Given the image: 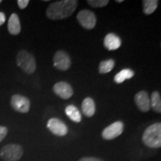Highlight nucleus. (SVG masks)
I'll return each instance as SVG.
<instances>
[{
	"label": "nucleus",
	"instance_id": "obj_5",
	"mask_svg": "<svg viewBox=\"0 0 161 161\" xmlns=\"http://www.w3.org/2000/svg\"><path fill=\"white\" fill-rule=\"evenodd\" d=\"M77 19L80 25L86 29H92L96 26V15L90 10L84 9L78 12Z\"/></svg>",
	"mask_w": 161,
	"mask_h": 161
},
{
	"label": "nucleus",
	"instance_id": "obj_9",
	"mask_svg": "<svg viewBox=\"0 0 161 161\" xmlns=\"http://www.w3.org/2000/svg\"><path fill=\"white\" fill-rule=\"evenodd\" d=\"M47 128L56 136H64L67 134L68 128L64 122L57 118H52L48 121Z\"/></svg>",
	"mask_w": 161,
	"mask_h": 161
},
{
	"label": "nucleus",
	"instance_id": "obj_6",
	"mask_svg": "<svg viewBox=\"0 0 161 161\" xmlns=\"http://www.w3.org/2000/svg\"><path fill=\"white\" fill-rule=\"evenodd\" d=\"M124 130V124L121 121H116L109 126L104 128L102 136L106 140H110L118 137L122 134Z\"/></svg>",
	"mask_w": 161,
	"mask_h": 161
},
{
	"label": "nucleus",
	"instance_id": "obj_26",
	"mask_svg": "<svg viewBox=\"0 0 161 161\" xmlns=\"http://www.w3.org/2000/svg\"><path fill=\"white\" fill-rule=\"evenodd\" d=\"M2 3V0H0V3Z\"/></svg>",
	"mask_w": 161,
	"mask_h": 161
},
{
	"label": "nucleus",
	"instance_id": "obj_16",
	"mask_svg": "<svg viewBox=\"0 0 161 161\" xmlns=\"http://www.w3.org/2000/svg\"><path fill=\"white\" fill-rule=\"evenodd\" d=\"M134 72L130 69H124L114 76V81L116 84H121L127 79H130L134 77Z\"/></svg>",
	"mask_w": 161,
	"mask_h": 161
},
{
	"label": "nucleus",
	"instance_id": "obj_19",
	"mask_svg": "<svg viewBox=\"0 0 161 161\" xmlns=\"http://www.w3.org/2000/svg\"><path fill=\"white\" fill-rule=\"evenodd\" d=\"M115 66V61L113 59H108L102 61L98 66V71L101 74H106L110 72Z\"/></svg>",
	"mask_w": 161,
	"mask_h": 161
},
{
	"label": "nucleus",
	"instance_id": "obj_25",
	"mask_svg": "<svg viewBox=\"0 0 161 161\" xmlns=\"http://www.w3.org/2000/svg\"><path fill=\"white\" fill-rule=\"evenodd\" d=\"M116 3H122L123 2V0H116Z\"/></svg>",
	"mask_w": 161,
	"mask_h": 161
},
{
	"label": "nucleus",
	"instance_id": "obj_13",
	"mask_svg": "<svg viewBox=\"0 0 161 161\" xmlns=\"http://www.w3.org/2000/svg\"><path fill=\"white\" fill-rule=\"evenodd\" d=\"M8 29L9 33L12 35H19L21 31L19 18L17 14H12L10 17L8 23Z\"/></svg>",
	"mask_w": 161,
	"mask_h": 161
},
{
	"label": "nucleus",
	"instance_id": "obj_22",
	"mask_svg": "<svg viewBox=\"0 0 161 161\" xmlns=\"http://www.w3.org/2000/svg\"><path fill=\"white\" fill-rule=\"evenodd\" d=\"M29 0H18L17 4L18 6L20 9H24L27 7L28 5H29Z\"/></svg>",
	"mask_w": 161,
	"mask_h": 161
},
{
	"label": "nucleus",
	"instance_id": "obj_2",
	"mask_svg": "<svg viewBox=\"0 0 161 161\" xmlns=\"http://www.w3.org/2000/svg\"><path fill=\"white\" fill-rule=\"evenodd\" d=\"M142 140L143 143L149 148H160L161 124L158 122L148 127L142 134Z\"/></svg>",
	"mask_w": 161,
	"mask_h": 161
},
{
	"label": "nucleus",
	"instance_id": "obj_8",
	"mask_svg": "<svg viewBox=\"0 0 161 161\" xmlns=\"http://www.w3.org/2000/svg\"><path fill=\"white\" fill-rule=\"evenodd\" d=\"M54 66L56 69L61 70V71H66L71 66V60H70L69 55L66 52L58 51L55 54L53 58Z\"/></svg>",
	"mask_w": 161,
	"mask_h": 161
},
{
	"label": "nucleus",
	"instance_id": "obj_12",
	"mask_svg": "<svg viewBox=\"0 0 161 161\" xmlns=\"http://www.w3.org/2000/svg\"><path fill=\"white\" fill-rule=\"evenodd\" d=\"M121 39L115 34L110 33L105 36L104 39V46L109 51L116 50L121 46Z\"/></svg>",
	"mask_w": 161,
	"mask_h": 161
},
{
	"label": "nucleus",
	"instance_id": "obj_17",
	"mask_svg": "<svg viewBox=\"0 0 161 161\" xmlns=\"http://www.w3.org/2000/svg\"><path fill=\"white\" fill-rule=\"evenodd\" d=\"M150 104L152 109L156 113H161V98L160 93L158 91H154L152 93L150 98Z\"/></svg>",
	"mask_w": 161,
	"mask_h": 161
},
{
	"label": "nucleus",
	"instance_id": "obj_20",
	"mask_svg": "<svg viewBox=\"0 0 161 161\" xmlns=\"http://www.w3.org/2000/svg\"><path fill=\"white\" fill-rule=\"evenodd\" d=\"M86 3L93 8H102L108 5L109 1L108 0H87Z\"/></svg>",
	"mask_w": 161,
	"mask_h": 161
},
{
	"label": "nucleus",
	"instance_id": "obj_11",
	"mask_svg": "<svg viewBox=\"0 0 161 161\" xmlns=\"http://www.w3.org/2000/svg\"><path fill=\"white\" fill-rule=\"evenodd\" d=\"M134 101L136 106L142 112H148L151 108L150 98L146 91H140L136 94Z\"/></svg>",
	"mask_w": 161,
	"mask_h": 161
},
{
	"label": "nucleus",
	"instance_id": "obj_15",
	"mask_svg": "<svg viewBox=\"0 0 161 161\" xmlns=\"http://www.w3.org/2000/svg\"><path fill=\"white\" fill-rule=\"evenodd\" d=\"M65 113L66 116L73 122H80L81 121L80 113L75 105H72V104L68 105L65 109Z\"/></svg>",
	"mask_w": 161,
	"mask_h": 161
},
{
	"label": "nucleus",
	"instance_id": "obj_21",
	"mask_svg": "<svg viewBox=\"0 0 161 161\" xmlns=\"http://www.w3.org/2000/svg\"><path fill=\"white\" fill-rule=\"evenodd\" d=\"M8 130L5 126H0V142L3 141L7 136Z\"/></svg>",
	"mask_w": 161,
	"mask_h": 161
},
{
	"label": "nucleus",
	"instance_id": "obj_23",
	"mask_svg": "<svg viewBox=\"0 0 161 161\" xmlns=\"http://www.w3.org/2000/svg\"><path fill=\"white\" fill-rule=\"evenodd\" d=\"M78 161H103L102 159L93 158V157H84V158H80Z\"/></svg>",
	"mask_w": 161,
	"mask_h": 161
},
{
	"label": "nucleus",
	"instance_id": "obj_10",
	"mask_svg": "<svg viewBox=\"0 0 161 161\" xmlns=\"http://www.w3.org/2000/svg\"><path fill=\"white\" fill-rule=\"evenodd\" d=\"M53 91L56 95L63 99H68L73 95V90L71 85L65 81L56 83L53 86Z\"/></svg>",
	"mask_w": 161,
	"mask_h": 161
},
{
	"label": "nucleus",
	"instance_id": "obj_3",
	"mask_svg": "<svg viewBox=\"0 0 161 161\" xmlns=\"http://www.w3.org/2000/svg\"><path fill=\"white\" fill-rule=\"evenodd\" d=\"M17 66L27 74L34 73L36 69V61L34 56L26 50H21L17 57Z\"/></svg>",
	"mask_w": 161,
	"mask_h": 161
},
{
	"label": "nucleus",
	"instance_id": "obj_1",
	"mask_svg": "<svg viewBox=\"0 0 161 161\" xmlns=\"http://www.w3.org/2000/svg\"><path fill=\"white\" fill-rule=\"evenodd\" d=\"M78 5L76 0H61L51 3L46 10V15L52 20L63 19L71 16Z\"/></svg>",
	"mask_w": 161,
	"mask_h": 161
},
{
	"label": "nucleus",
	"instance_id": "obj_24",
	"mask_svg": "<svg viewBox=\"0 0 161 161\" xmlns=\"http://www.w3.org/2000/svg\"><path fill=\"white\" fill-rule=\"evenodd\" d=\"M5 19H6V18H5V14L3 13V12H0V26L5 23Z\"/></svg>",
	"mask_w": 161,
	"mask_h": 161
},
{
	"label": "nucleus",
	"instance_id": "obj_18",
	"mask_svg": "<svg viewBox=\"0 0 161 161\" xmlns=\"http://www.w3.org/2000/svg\"><path fill=\"white\" fill-rule=\"evenodd\" d=\"M143 3V11L146 15H150L155 11L158 6V1L157 0H144Z\"/></svg>",
	"mask_w": 161,
	"mask_h": 161
},
{
	"label": "nucleus",
	"instance_id": "obj_4",
	"mask_svg": "<svg viewBox=\"0 0 161 161\" xmlns=\"http://www.w3.org/2000/svg\"><path fill=\"white\" fill-rule=\"evenodd\" d=\"M23 154V148L17 144L6 145L0 150V158L4 161H17Z\"/></svg>",
	"mask_w": 161,
	"mask_h": 161
},
{
	"label": "nucleus",
	"instance_id": "obj_7",
	"mask_svg": "<svg viewBox=\"0 0 161 161\" xmlns=\"http://www.w3.org/2000/svg\"><path fill=\"white\" fill-rule=\"evenodd\" d=\"M30 101L25 96L19 94H15L11 97V105L16 111L25 114L29 111Z\"/></svg>",
	"mask_w": 161,
	"mask_h": 161
},
{
	"label": "nucleus",
	"instance_id": "obj_14",
	"mask_svg": "<svg viewBox=\"0 0 161 161\" xmlns=\"http://www.w3.org/2000/svg\"><path fill=\"white\" fill-rule=\"evenodd\" d=\"M81 109L83 114L87 117L93 116L96 111V105L93 99L90 97L84 98L82 102Z\"/></svg>",
	"mask_w": 161,
	"mask_h": 161
}]
</instances>
